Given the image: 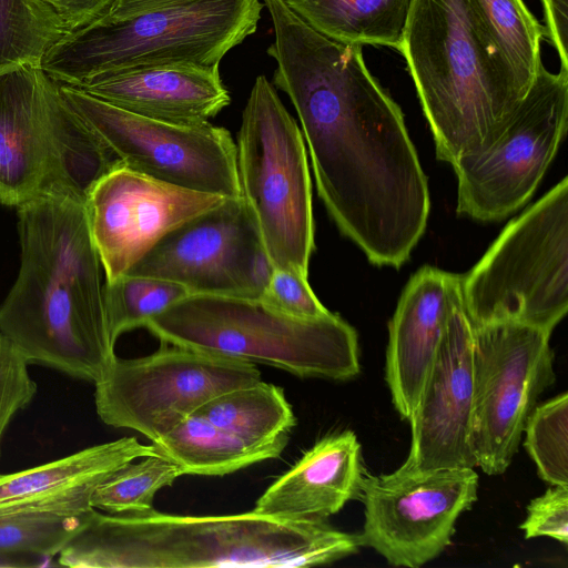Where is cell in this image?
<instances>
[{
  "mask_svg": "<svg viewBox=\"0 0 568 568\" xmlns=\"http://www.w3.org/2000/svg\"><path fill=\"white\" fill-rule=\"evenodd\" d=\"M473 326L516 321L551 333L568 311V179L503 230L462 276Z\"/></svg>",
  "mask_w": 568,
  "mask_h": 568,
  "instance_id": "cell-8",
  "label": "cell"
},
{
  "mask_svg": "<svg viewBox=\"0 0 568 568\" xmlns=\"http://www.w3.org/2000/svg\"><path fill=\"white\" fill-rule=\"evenodd\" d=\"M182 475L180 466L161 453L142 457L109 476L93 493L91 506L109 514L149 511L156 493Z\"/></svg>",
  "mask_w": 568,
  "mask_h": 568,
  "instance_id": "cell-28",
  "label": "cell"
},
{
  "mask_svg": "<svg viewBox=\"0 0 568 568\" xmlns=\"http://www.w3.org/2000/svg\"><path fill=\"white\" fill-rule=\"evenodd\" d=\"M358 535L327 520H291L254 510L185 516L103 515L93 508L57 556L71 568H297L327 565L358 551Z\"/></svg>",
  "mask_w": 568,
  "mask_h": 568,
  "instance_id": "cell-3",
  "label": "cell"
},
{
  "mask_svg": "<svg viewBox=\"0 0 568 568\" xmlns=\"http://www.w3.org/2000/svg\"><path fill=\"white\" fill-rule=\"evenodd\" d=\"M399 50L436 156L450 165L491 139L526 94L468 0H412Z\"/></svg>",
  "mask_w": 568,
  "mask_h": 568,
  "instance_id": "cell-4",
  "label": "cell"
},
{
  "mask_svg": "<svg viewBox=\"0 0 568 568\" xmlns=\"http://www.w3.org/2000/svg\"><path fill=\"white\" fill-rule=\"evenodd\" d=\"M468 3L476 21L527 93L541 63L540 24L523 0H468Z\"/></svg>",
  "mask_w": 568,
  "mask_h": 568,
  "instance_id": "cell-26",
  "label": "cell"
},
{
  "mask_svg": "<svg viewBox=\"0 0 568 568\" xmlns=\"http://www.w3.org/2000/svg\"><path fill=\"white\" fill-rule=\"evenodd\" d=\"M53 8L69 29L84 27L104 14L114 0H41Z\"/></svg>",
  "mask_w": 568,
  "mask_h": 568,
  "instance_id": "cell-35",
  "label": "cell"
},
{
  "mask_svg": "<svg viewBox=\"0 0 568 568\" xmlns=\"http://www.w3.org/2000/svg\"><path fill=\"white\" fill-rule=\"evenodd\" d=\"M262 7L260 0H192L130 18L102 14L68 32L40 64L53 80L71 87L142 67H219L256 31Z\"/></svg>",
  "mask_w": 568,
  "mask_h": 568,
  "instance_id": "cell-5",
  "label": "cell"
},
{
  "mask_svg": "<svg viewBox=\"0 0 568 568\" xmlns=\"http://www.w3.org/2000/svg\"><path fill=\"white\" fill-rule=\"evenodd\" d=\"M474 334L462 294L447 325L417 405L408 419L412 443L403 466L412 471L474 468Z\"/></svg>",
  "mask_w": 568,
  "mask_h": 568,
  "instance_id": "cell-16",
  "label": "cell"
},
{
  "mask_svg": "<svg viewBox=\"0 0 568 568\" xmlns=\"http://www.w3.org/2000/svg\"><path fill=\"white\" fill-rule=\"evenodd\" d=\"M318 32L342 42L400 49L412 0H283Z\"/></svg>",
  "mask_w": 568,
  "mask_h": 568,
  "instance_id": "cell-23",
  "label": "cell"
},
{
  "mask_svg": "<svg viewBox=\"0 0 568 568\" xmlns=\"http://www.w3.org/2000/svg\"><path fill=\"white\" fill-rule=\"evenodd\" d=\"M91 510L79 515L0 513V557L51 561L82 528Z\"/></svg>",
  "mask_w": 568,
  "mask_h": 568,
  "instance_id": "cell-30",
  "label": "cell"
},
{
  "mask_svg": "<svg viewBox=\"0 0 568 568\" xmlns=\"http://www.w3.org/2000/svg\"><path fill=\"white\" fill-rule=\"evenodd\" d=\"M144 327L161 343L261 363L300 377L347 381L361 371L357 333L333 313L301 320L260 298L192 294Z\"/></svg>",
  "mask_w": 568,
  "mask_h": 568,
  "instance_id": "cell-6",
  "label": "cell"
},
{
  "mask_svg": "<svg viewBox=\"0 0 568 568\" xmlns=\"http://www.w3.org/2000/svg\"><path fill=\"white\" fill-rule=\"evenodd\" d=\"M191 295L181 284L149 276L124 274L103 284V298L111 338L144 324L171 305Z\"/></svg>",
  "mask_w": 568,
  "mask_h": 568,
  "instance_id": "cell-29",
  "label": "cell"
},
{
  "mask_svg": "<svg viewBox=\"0 0 568 568\" xmlns=\"http://www.w3.org/2000/svg\"><path fill=\"white\" fill-rule=\"evenodd\" d=\"M195 413L257 448H285L296 424L284 390L262 381L224 392Z\"/></svg>",
  "mask_w": 568,
  "mask_h": 568,
  "instance_id": "cell-24",
  "label": "cell"
},
{
  "mask_svg": "<svg viewBox=\"0 0 568 568\" xmlns=\"http://www.w3.org/2000/svg\"><path fill=\"white\" fill-rule=\"evenodd\" d=\"M476 467L500 475L517 453L538 397L552 384L550 334L516 321L473 326Z\"/></svg>",
  "mask_w": 568,
  "mask_h": 568,
  "instance_id": "cell-11",
  "label": "cell"
},
{
  "mask_svg": "<svg viewBox=\"0 0 568 568\" xmlns=\"http://www.w3.org/2000/svg\"><path fill=\"white\" fill-rule=\"evenodd\" d=\"M184 475L223 476L278 457L284 447L250 446L194 413L152 443Z\"/></svg>",
  "mask_w": 568,
  "mask_h": 568,
  "instance_id": "cell-25",
  "label": "cell"
},
{
  "mask_svg": "<svg viewBox=\"0 0 568 568\" xmlns=\"http://www.w3.org/2000/svg\"><path fill=\"white\" fill-rule=\"evenodd\" d=\"M273 270L237 196L169 232L125 274L175 282L191 295L260 298Z\"/></svg>",
  "mask_w": 568,
  "mask_h": 568,
  "instance_id": "cell-14",
  "label": "cell"
},
{
  "mask_svg": "<svg viewBox=\"0 0 568 568\" xmlns=\"http://www.w3.org/2000/svg\"><path fill=\"white\" fill-rule=\"evenodd\" d=\"M40 63L0 73V204L19 206L38 194L50 170V94L55 84Z\"/></svg>",
  "mask_w": 568,
  "mask_h": 568,
  "instance_id": "cell-18",
  "label": "cell"
},
{
  "mask_svg": "<svg viewBox=\"0 0 568 568\" xmlns=\"http://www.w3.org/2000/svg\"><path fill=\"white\" fill-rule=\"evenodd\" d=\"M264 6L275 36L273 85L297 112L318 196L371 263L400 267L430 210L400 108L369 73L361 44L318 32L283 0Z\"/></svg>",
  "mask_w": 568,
  "mask_h": 568,
  "instance_id": "cell-1",
  "label": "cell"
},
{
  "mask_svg": "<svg viewBox=\"0 0 568 568\" xmlns=\"http://www.w3.org/2000/svg\"><path fill=\"white\" fill-rule=\"evenodd\" d=\"M462 276L433 266L412 275L388 325L385 377L395 409L409 419L445 332Z\"/></svg>",
  "mask_w": 568,
  "mask_h": 568,
  "instance_id": "cell-17",
  "label": "cell"
},
{
  "mask_svg": "<svg viewBox=\"0 0 568 568\" xmlns=\"http://www.w3.org/2000/svg\"><path fill=\"white\" fill-rule=\"evenodd\" d=\"M17 207L21 265L0 333L28 364L94 384L116 355L85 202L41 191Z\"/></svg>",
  "mask_w": 568,
  "mask_h": 568,
  "instance_id": "cell-2",
  "label": "cell"
},
{
  "mask_svg": "<svg viewBox=\"0 0 568 568\" xmlns=\"http://www.w3.org/2000/svg\"><path fill=\"white\" fill-rule=\"evenodd\" d=\"M77 88L128 112L174 124L209 122L231 101L219 67L126 69L98 75Z\"/></svg>",
  "mask_w": 568,
  "mask_h": 568,
  "instance_id": "cell-19",
  "label": "cell"
},
{
  "mask_svg": "<svg viewBox=\"0 0 568 568\" xmlns=\"http://www.w3.org/2000/svg\"><path fill=\"white\" fill-rule=\"evenodd\" d=\"M525 447L541 479L568 487V394L535 406L525 427Z\"/></svg>",
  "mask_w": 568,
  "mask_h": 568,
  "instance_id": "cell-31",
  "label": "cell"
},
{
  "mask_svg": "<svg viewBox=\"0 0 568 568\" xmlns=\"http://www.w3.org/2000/svg\"><path fill=\"white\" fill-rule=\"evenodd\" d=\"M236 162L240 196L273 268L307 276L315 225L305 141L263 74L255 79L242 113Z\"/></svg>",
  "mask_w": 568,
  "mask_h": 568,
  "instance_id": "cell-7",
  "label": "cell"
},
{
  "mask_svg": "<svg viewBox=\"0 0 568 568\" xmlns=\"http://www.w3.org/2000/svg\"><path fill=\"white\" fill-rule=\"evenodd\" d=\"M19 349L0 333V444L14 415L37 394V384Z\"/></svg>",
  "mask_w": 568,
  "mask_h": 568,
  "instance_id": "cell-32",
  "label": "cell"
},
{
  "mask_svg": "<svg viewBox=\"0 0 568 568\" xmlns=\"http://www.w3.org/2000/svg\"><path fill=\"white\" fill-rule=\"evenodd\" d=\"M541 1L547 36L559 54L561 68L568 70V0Z\"/></svg>",
  "mask_w": 568,
  "mask_h": 568,
  "instance_id": "cell-36",
  "label": "cell"
},
{
  "mask_svg": "<svg viewBox=\"0 0 568 568\" xmlns=\"http://www.w3.org/2000/svg\"><path fill=\"white\" fill-rule=\"evenodd\" d=\"M50 560L40 558H3L0 557V568H22V567H43L48 566Z\"/></svg>",
  "mask_w": 568,
  "mask_h": 568,
  "instance_id": "cell-38",
  "label": "cell"
},
{
  "mask_svg": "<svg viewBox=\"0 0 568 568\" xmlns=\"http://www.w3.org/2000/svg\"><path fill=\"white\" fill-rule=\"evenodd\" d=\"M49 132L51 162L41 191L61 192L85 202L94 184L122 164L71 108L58 81L50 94Z\"/></svg>",
  "mask_w": 568,
  "mask_h": 568,
  "instance_id": "cell-22",
  "label": "cell"
},
{
  "mask_svg": "<svg viewBox=\"0 0 568 568\" xmlns=\"http://www.w3.org/2000/svg\"><path fill=\"white\" fill-rule=\"evenodd\" d=\"M146 356H115L94 383L100 419L152 443L215 396L261 381L245 359L161 343Z\"/></svg>",
  "mask_w": 568,
  "mask_h": 568,
  "instance_id": "cell-10",
  "label": "cell"
},
{
  "mask_svg": "<svg viewBox=\"0 0 568 568\" xmlns=\"http://www.w3.org/2000/svg\"><path fill=\"white\" fill-rule=\"evenodd\" d=\"M225 199L151 179L123 164L111 170L85 199L105 282L124 275L164 235Z\"/></svg>",
  "mask_w": 568,
  "mask_h": 568,
  "instance_id": "cell-15",
  "label": "cell"
},
{
  "mask_svg": "<svg viewBox=\"0 0 568 568\" xmlns=\"http://www.w3.org/2000/svg\"><path fill=\"white\" fill-rule=\"evenodd\" d=\"M71 30L41 0H0V73L41 63L47 51Z\"/></svg>",
  "mask_w": 568,
  "mask_h": 568,
  "instance_id": "cell-27",
  "label": "cell"
},
{
  "mask_svg": "<svg viewBox=\"0 0 568 568\" xmlns=\"http://www.w3.org/2000/svg\"><path fill=\"white\" fill-rule=\"evenodd\" d=\"M364 469L352 430L316 442L261 495L254 511L291 520H327L359 498Z\"/></svg>",
  "mask_w": 568,
  "mask_h": 568,
  "instance_id": "cell-21",
  "label": "cell"
},
{
  "mask_svg": "<svg viewBox=\"0 0 568 568\" xmlns=\"http://www.w3.org/2000/svg\"><path fill=\"white\" fill-rule=\"evenodd\" d=\"M525 538L550 537L568 544V487L552 486L527 506L520 525Z\"/></svg>",
  "mask_w": 568,
  "mask_h": 568,
  "instance_id": "cell-34",
  "label": "cell"
},
{
  "mask_svg": "<svg viewBox=\"0 0 568 568\" xmlns=\"http://www.w3.org/2000/svg\"><path fill=\"white\" fill-rule=\"evenodd\" d=\"M192 0H114L104 16L112 19L130 18Z\"/></svg>",
  "mask_w": 568,
  "mask_h": 568,
  "instance_id": "cell-37",
  "label": "cell"
},
{
  "mask_svg": "<svg viewBox=\"0 0 568 568\" xmlns=\"http://www.w3.org/2000/svg\"><path fill=\"white\" fill-rule=\"evenodd\" d=\"M568 126V70L539 64L534 81L503 128L453 164L457 213L499 221L521 207L550 165Z\"/></svg>",
  "mask_w": 568,
  "mask_h": 568,
  "instance_id": "cell-9",
  "label": "cell"
},
{
  "mask_svg": "<svg viewBox=\"0 0 568 568\" xmlns=\"http://www.w3.org/2000/svg\"><path fill=\"white\" fill-rule=\"evenodd\" d=\"M474 468L417 473L403 465L390 474L364 475L361 545L389 565L419 568L452 542L458 517L477 499Z\"/></svg>",
  "mask_w": 568,
  "mask_h": 568,
  "instance_id": "cell-13",
  "label": "cell"
},
{
  "mask_svg": "<svg viewBox=\"0 0 568 568\" xmlns=\"http://www.w3.org/2000/svg\"><path fill=\"white\" fill-rule=\"evenodd\" d=\"M160 454L135 437L87 447L13 474H0V513L79 515L91 510L95 489L123 465Z\"/></svg>",
  "mask_w": 568,
  "mask_h": 568,
  "instance_id": "cell-20",
  "label": "cell"
},
{
  "mask_svg": "<svg viewBox=\"0 0 568 568\" xmlns=\"http://www.w3.org/2000/svg\"><path fill=\"white\" fill-rule=\"evenodd\" d=\"M61 92L125 168L189 190L240 196L236 144L226 129L144 118L77 87L61 84Z\"/></svg>",
  "mask_w": 568,
  "mask_h": 568,
  "instance_id": "cell-12",
  "label": "cell"
},
{
  "mask_svg": "<svg viewBox=\"0 0 568 568\" xmlns=\"http://www.w3.org/2000/svg\"><path fill=\"white\" fill-rule=\"evenodd\" d=\"M0 450H1V448H0Z\"/></svg>",
  "mask_w": 568,
  "mask_h": 568,
  "instance_id": "cell-39",
  "label": "cell"
},
{
  "mask_svg": "<svg viewBox=\"0 0 568 568\" xmlns=\"http://www.w3.org/2000/svg\"><path fill=\"white\" fill-rule=\"evenodd\" d=\"M260 300L291 317L314 320L331 312L312 291L307 276L288 270L274 268Z\"/></svg>",
  "mask_w": 568,
  "mask_h": 568,
  "instance_id": "cell-33",
  "label": "cell"
}]
</instances>
